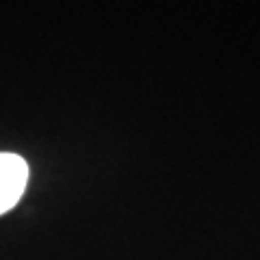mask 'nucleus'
<instances>
[{
	"mask_svg": "<svg viewBox=\"0 0 260 260\" xmlns=\"http://www.w3.org/2000/svg\"><path fill=\"white\" fill-rule=\"evenodd\" d=\"M28 182V165L18 154L0 152V215L18 204Z\"/></svg>",
	"mask_w": 260,
	"mask_h": 260,
	"instance_id": "f257e3e1",
	"label": "nucleus"
}]
</instances>
